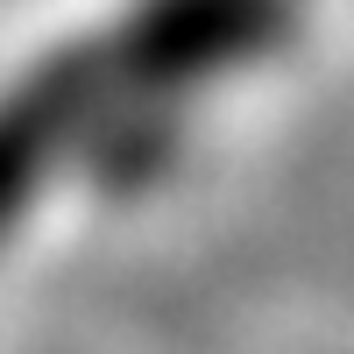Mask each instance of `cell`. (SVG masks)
<instances>
[{"label":"cell","mask_w":354,"mask_h":354,"mask_svg":"<svg viewBox=\"0 0 354 354\" xmlns=\"http://www.w3.org/2000/svg\"><path fill=\"white\" fill-rule=\"evenodd\" d=\"M283 28V0H149L135 21V71L170 78L177 71H227L241 57L270 50Z\"/></svg>","instance_id":"6da1fadb"}]
</instances>
